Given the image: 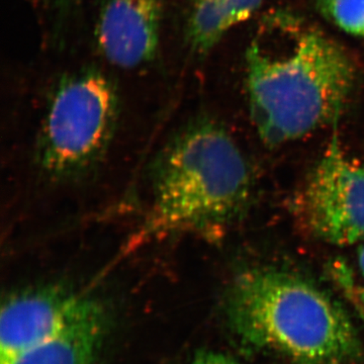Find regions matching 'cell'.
I'll return each mask as SVG.
<instances>
[{
  "mask_svg": "<svg viewBox=\"0 0 364 364\" xmlns=\"http://www.w3.org/2000/svg\"><path fill=\"white\" fill-rule=\"evenodd\" d=\"M246 50L251 119L277 147L338 124L355 90L358 67L337 41L291 14L259 23Z\"/></svg>",
  "mask_w": 364,
  "mask_h": 364,
  "instance_id": "cell-1",
  "label": "cell"
},
{
  "mask_svg": "<svg viewBox=\"0 0 364 364\" xmlns=\"http://www.w3.org/2000/svg\"><path fill=\"white\" fill-rule=\"evenodd\" d=\"M224 310L244 349L289 364H348L363 352L343 309L313 282L287 270L253 267L237 273Z\"/></svg>",
  "mask_w": 364,
  "mask_h": 364,
  "instance_id": "cell-2",
  "label": "cell"
},
{
  "mask_svg": "<svg viewBox=\"0 0 364 364\" xmlns=\"http://www.w3.org/2000/svg\"><path fill=\"white\" fill-rule=\"evenodd\" d=\"M149 218L144 236L186 232L221 238L240 219L250 171L232 136L207 117L189 122L151 165Z\"/></svg>",
  "mask_w": 364,
  "mask_h": 364,
  "instance_id": "cell-3",
  "label": "cell"
},
{
  "mask_svg": "<svg viewBox=\"0 0 364 364\" xmlns=\"http://www.w3.org/2000/svg\"><path fill=\"white\" fill-rule=\"evenodd\" d=\"M121 102L112 79L95 67L67 73L55 85L37 138L36 162L54 183L90 176L111 147Z\"/></svg>",
  "mask_w": 364,
  "mask_h": 364,
  "instance_id": "cell-4",
  "label": "cell"
},
{
  "mask_svg": "<svg viewBox=\"0 0 364 364\" xmlns=\"http://www.w3.org/2000/svg\"><path fill=\"white\" fill-rule=\"evenodd\" d=\"M111 324L105 299L79 289L44 315L0 328V364H97Z\"/></svg>",
  "mask_w": 364,
  "mask_h": 364,
  "instance_id": "cell-5",
  "label": "cell"
},
{
  "mask_svg": "<svg viewBox=\"0 0 364 364\" xmlns=\"http://www.w3.org/2000/svg\"><path fill=\"white\" fill-rule=\"evenodd\" d=\"M301 226L318 240L364 242V166L345 156L335 132L296 203Z\"/></svg>",
  "mask_w": 364,
  "mask_h": 364,
  "instance_id": "cell-6",
  "label": "cell"
},
{
  "mask_svg": "<svg viewBox=\"0 0 364 364\" xmlns=\"http://www.w3.org/2000/svg\"><path fill=\"white\" fill-rule=\"evenodd\" d=\"M164 0H102L95 41L112 65L134 69L149 64L159 51Z\"/></svg>",
  "mask_w": 364,
  "mask_h": 364,
  "instance_id": "cell-7",
  "label": "cell"
},
{
  "mask_svg": "<svg viewBox=\"0 0 364 364\" xmlns=\"http://www.w3.org/2000/svg\"><path fill=\"white\" fill-rule=\"evenodd\" d=\"M232 26L225 0H193L186 39L196 54H207Z\"/></svg>",
  "mask_w": 364,
  "mask_h": 364,
  "instance_id": "cell-8",
  "label": "cell"
},
{
  "mask_svg": "<svg viewBox=\"0 0 364 364\" xmlns=\"http://www.w3.org/2000/svg\"><path fill=\"white\" fill-rule=\"evenodd\" d=\"M321 9L344 32L364 38V0H332Z\"/></svg>",
  "mask_w": 364,
  "mask_h": 364,
  "instance_id": "cell-9",
  "label": "cell"
},
{
  "mask_svg": "<svg viewBox=\"0 0 364 364\" xmlns=\"http://www.w3.org/2000/svg\"><path fill=\"white\" fill-rule=\"evenodd\" d=\"M83 0H56L55 4V38L65 35L69 23Z\"/></svg>",
  "mask_w": 364,
  "mask_h": 364,
  "instance_id": "cell-10",
  "label": "cell"
},
{
  "mask_svg": "<svg viewBox=\"0 0 364 364\" xmlns=\"http://www.w3.org/2000/svg\"><path fill=\"white\" fill-rule=\"evenodd\" d=\"M232 26L239 25L242 21H247L259 9L263 0H225Z\"/></svg>",
  "mask_w": 364,
  "mask_h": 364,
  "instance_id": "cell-11",
  "label": "cell"
},
{
  "mask_svg": "<svg viewBox=\"0 0 364 364\" xmlns=\"http://www.w3.org/2000/svg\"><path fill=\"white\" fill-rule=\"evenodd\" d=\"M188 364H241L235 359L213 350H200L191 358Z\"/></svg>",
  "mask_w": 364,
  "mask_h": 364,
  "instance_id": "cell-12",
  "label": "cell"
},
{
  "mask_svg": "<svg viewBox=\"0 0 364 364\" xmlns=\"http://www.w3.org/2000/svg\"><path fill=\"white\" fill-rule=\"evenodd\" d=\"M358 263L361 272L364 277V244L358 249Z\"/></svg>",
  "mask_w": 364,
  "mask_h": 364,
  "instance_id": "cell-13",
  "label": "cell"
},
{
  "mask_svg": "<svg viewBox=\"0 0 364 364\" xmlns=\"http://www.w3.org/2000/svg\"><path fill=\"white\" fill-rule=\"evenodd\" d=\"M330 1H332V0H318V6H320V9H323V7L327 6Z\"/></svg>",
  "mask_w": 364,
  "mask_h": 364,
  "instance_id": "cell-14",
  "label": "cell"
},
{
  "mask_svg": "<svg viewBox=\"0 0 364 364\" xmlns=\"http://www.w3.org/2000/svg\"><path fill=\"white\" fill-rule=\"evenodd\" d=\"M361 298H363V301L364 303V291H363V294H361Z\"/></svg>",
  "mask_w": 364,
  "mask_h": 364,
  "instance_id": "cell-15",
  "label": "cell"
}]
</instances>
